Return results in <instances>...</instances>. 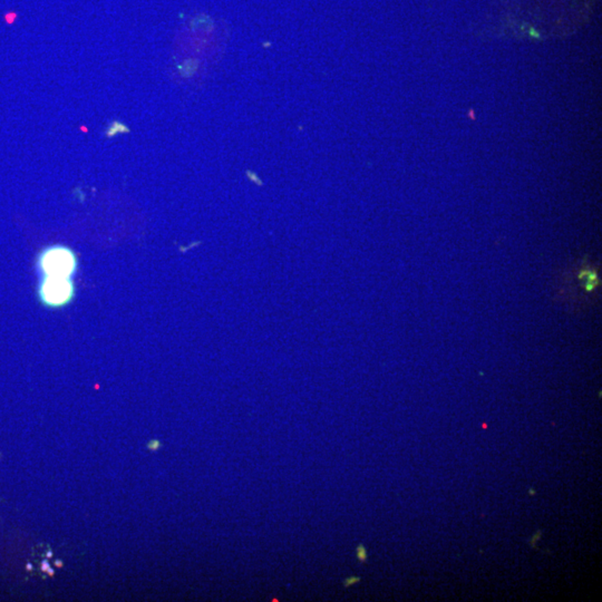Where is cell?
<instances>
[{"mask_svg": "<svg viewBox=\"0 0 602 602\" xmlns=\"http://www.w3.org/2000/svg\"><path fill=\"white\" fill-rule=\"evenodd\" d=\"M196 67H197L196 61H187L184 63L182 67H180V70L184 77H189L196 70Z\"/></svg>", "mask_w": 602, "mask_h": 602, "instance_id": "5", "label": "cell"}, {"mask_svg": "<svg viewBox=\"0 0 602 602\" xmlns=\"http://www.w3.org/2000/svg\"><path fill=\"white\" fill-rule=\"evenodd\" d=\"M159 447H161V443H159L158 440H152L150 443H147V448L153 450V452L159 449Z\"/></svg>", "mask_w": 602, "mask_h": 602, "instance_id": "7", "label": "cell"}, {"mask_svg": "<svg viewBox=\"0 0 602 602\" xmlns=\"http://www.w3.org/2000/svg\"><path fill=\"white\" fill-rule=\"evenodd\" d=\"M359 580H360L359 578H356V576H352V578H348V579H346V581H345L344 584H345V587H349V586H351V584H353V583L359 582Z\"/></svg>", "mask_w": 602, "mask_h": 602, "instance_id": "9", "label": "cell"}, {"mask_svg": "<svg viewBox=\"0 0 602 602\" xmlns=\"http://www.w3.org/2000/svg\"><path fill=\"white\" fill-rule=\"evenodd\" d=\"M579 278L581 280H583V287L587 292H592L593 290L599 285L600 281L599 278H598L597 272L590 270V269H586V270L581 271Z\"/></svg>", "mask_w": 602, "mask_h": 602, "instance_id": "3", "label": "cell"}, {"mask_svg": "<svg viewBox=\"0 0 602 602\" xmlns=\"http://www.w3.org/2000/svg\"><path fill=\"white\" fill-rule=\"evenodd\" d=\"M46 573H47V574H48V575H50V576H54V574H55V571H54V569H52V568H48L47 571H46Z\"/></svg>", "mask_w": 602, "mask_h": 602, "instance_id": "12", "label": "cell"}, {"mask_svg": "<svg viewBox=\"0 0 602 602\" xmlns=\"http://www.w3.org/2000/svg\"><path fill=\"white\" fill-rule=\"evenodd\" d=\"M54 564H55V567H57V568H63V567H64V562H63L62 560H60V559L55 560Z\"/></svg>", "mask_w": 602, "mask_h": 602, "instance_id": "11", "label": "cell"}, {"mask_svg": "<svg viewBox=\"0 0 602 602\" xmlns=\"http://www.w3.org/2000/svg\"><path fill=\"white\" fill-rule=\"evenodd\" d=\"M130 133V128L127 125H125L123 122L114 120L109 123L108 127L104 132V136L106 138H114L119 134H128Z\"/></svg>", "mask_w": 602, "mask_h": 602, "instance_id": "4", "label": "cell"}, {"mask_svg": "<svg viewBox=\"0 0 602 602\" xmlns=\"http://www.w3.org/2000/svg\"><path fill=\"white\" fill-rule=\"evenodd\" d=\"M529 494H530V495H536V494H537V492H536V490H534V488H530V490H529Z\"/></svg>", "mask_w": 602, "mask_h": 602, "instance_id": "14", "label": "cell"}, {"mask_svg": "<svg viewBox=\"0 0 602 602\" xmlns=\"http://www.w3.org/2000/svg\"><path fill=\"white\" fill-rule=\"evenodd\" d=\"M356 552H357V559L359 560L360 563L367 562V550H366L364 544H359L358 546H357Z\"/></svg>", "mask_w": 602, "mask_h": 602, "instance_id": "6", "label": "cell"}, {"mask_svg": "<svg viewBox=\"0 0 602 602\" xmlns=\"http://www.w3.org/2000/svg\"><path fill=\"white\" fill-rule=\"evenodd\" d=\"M53 555H54L53 551H52V550H49V551H47V553H46V558H47V559H52V558H53Z\"/></svg>", "mask_w": 602, "mask_h": 602, "instance_id": "13", "label": "cell"}, {"mask_svg": "<svg viewBox=\"0 0 602 602\" xmlns=\"http://www.w3.org/2000/svg\"><path fill=\"white\" fill-rule=\"evenodd\" d=\"M74 281L71 278L41 276L38 285V298L50 309L63 308L75 298Z\"/></svg>", "mask_w": 602, "mask_h": 602, "instance_id": "2", "label": "cell"}, {"mask_svg": "<svg viewBox=\"0 0 602 602\" xmlns=\"http://www.w3.org/2000/svg\"><path fill=\"white\" fill-rule=\"evenodd\" d=\"M27 570H28V571L32 570V564H31V563H28V564H27Z\"/></svg>", "mask_w": 602, "mask_h": 602, "instance_id": "15", "label": "cell"}, {"mask_svg": "<svg viewBox=\"0 0 602 602\" xmlns=\"http://www.w3.org/2000/svg\"><path fill=\"white\" fill-rule=\"evenodd\" d=\"M541 534H542L541 531H538L537 533L533 534L531 541H530V544H531L532 548H536V544H537V542L539 541V539L541 538Z\"/></svg>", "mask_w": 602, "mask_h": 602, "instance_id": "8", "label": "cell"}, {"mask_svg": "<svg viewBox=\"0 0 602 602\" xmlns=\"http://www.w3.org/2000/svg\"><path fill=\"white\" fill-rule=\"evenodd\" d=\"M77 267L76 253L61 244L45 248L37 258V268L41 276L71 278L77 272Z\"/></svg>", "mask_w": 602, "mask_h": 602, "instance_id": "1", "label": "cell"}, {"mask_svg": "<svg viewBox=\"0 0 602 602\" xmlns=\"http://www.w3.org/2000/svg\"><path fill=\"white\" fill-rule=\"evenodd\" d=\"M48 568H50V564H49V562H48V560H44V561L41 562V564H40V569H41V571H43V572H46V571H47Z\"/></svg>", "mask_w": 602, "mask_h": 602, "instance_id": "10", "label": "cell"}]
</instances>
